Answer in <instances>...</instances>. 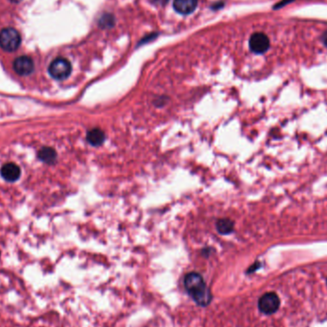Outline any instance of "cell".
I'll return each mask as SVG.
<instances>
[{"mask_svg":"<svg viewBox=\"0 0 327 327\" xmlns=\"http://www.w3.org/2000/svg\"><path fill=\"white\" fill-rule=\"evenodd\" d=\"M185 288L194 301L201 305L207 306L212 301V294L203 277L197 272H190L184 280Z\"/></svg>","mask_w":327,"mask_h":327,"instance_id":"6da1fadb","label":"cell"},{"mask_svg":"<svg viewBox=\"0 0 327 327\" xmlns=\"http://www.w3.org/2000/svg\"><path fill=\"white\" fill-rule=\"evenodd\" d=\"M21 42L19 33L14 28H5L0 32V47L7 52L16 51Z\"/></svg>","mask_w":327,"mask_h":327,"instance_id":"7a4b0ae2","label":"cell"},{"mask_svg":"<svg viewBox=\"0 0 327 327\" xmlns=\"http://www.w3.org/2000/svg\"><path fill=\"white\" fill-rule=\"evenodd\" d=\"M72 71L71 63L63 57H57L49 66L50 75L58 81H62L67 79Z\"/></svg>","mask_w":327,"mask_h":327,"instance_id":"3957f363","label":"cell"},{"mask_svg":"<svg viewBox=\"0 0 327 327\" xmlns=\"http://www.w3.org/2000/svg\"><path fill=\"white\" fill-rule=\"evenodd\" d=\"M280 304V300L275 293H266L258 301V307L264 314L271 315L277 311Z\"/></svg>","mask_w":327,"mask_h":327,"instance_id":"277c9868","label":"cell"},{"mask_svg":"<svg viewBox=\"0 0 327 327\" xmlns=\"http://www.w3.org/2000/svg\"><path fill=\"white\" fill-rule=\"evenodd\" d=\"M251 50L255 54H262L265 53L270 46L269 38L266 35L262 33H255L254 34L249 41Z\"/></svg>","mask_w":327,"mask_h":327,"instance_id":"5b68a950","label":"cell"},{"mask_svg":"<svg viewBox=\"0 0 327 327\" xmlns=\"http://www.w3.org/2000/svg\"><path fill=\"white\" fill-rule=\"evenodd\" d=\"M35 65L31 57L27 55L18 56L14 61V69L20 76H28L34 71Z\"/></svg>","mask_w":327,"mask_h":327,"instance_id":"8992f818","label":"cell"},{"mask_svg":"<svg viewBox=\"0 0 327 327\" xmlns=\"http://www.w3.org/2000/svg\"><path fill=\"white\" fill-rule=\"evenodd\" d=\"M1 175L6 181L15 182L20 176V168L16 164H6L1 168Z\"/></svg>","mask_w":327,"mask_h":327,"instance_id":"52a82bcc","label":"cell"},{"mask_svg":"<svg viewBox=\"0 0 327 327\" xmlns=\"http://www.w3.org/2000/svg\"><path fill=\"white\" fill-rule=\"evenodd\" d=\"M197 6V0H174L173 7L176 12L182 15H190Z\"/></svg>","mask_w":327,"mask_h":327,"instance_id":"ba28073f","label":"cell"},{"mask_svg":"<svg viewBox=\"0 0 327 327\" xmlns=\"http://www.w3.org/2000/svg\"><path fill=\"white\" fill-rule=\"evenodd\" d=\"M86 139L90 145L94 146H99L105 142L106 134L100 128H93L87 133Z\"/></svg>","mask_w":327,"mask_h":327,"instance_id":"9c48e42d","label":"cell"},{"mask_svg":"<svg viewBox=\"0 0 327 327\" xmlns=\"http://www.w3.org/2000/svg\"><path fill=\"white\" fill-rule=\"evenodd\" d=\"M217 228L222 235L231 234L234 230V222L230 219H220L217 224Z\"/></svg>","mask_w":327,"mask_h":327,"instance_id":"30bf717a","label":"cell"},{"mask_svg":"<svg viewBox=\"0 0 327 327\" xmlns=\"http://www.w3.org/2000/svg\"><path fill=\"white\" fill-rule=\"evenodd\" d=\"M55 152H54V149L50 148V147H46V148H43L42 150H40L39 152V158L47 163H51L53 162L54 159H55Z\"/></svg>","mask_w":327,"mask_h":327,"instance_id":"8fae6325","label":"cell"},{"mask_svg":"<svg viewBox=\"0 0 327 327\" xmlns=\"http://www.w3.org/2000/svg\"><path fill=\"white\" fill-rule=\"evenodd\" d=\"M113 22H114V20H113L112 16H104V17H102V18L100 20V24L103 27H110L113 24Z\"/></svg>","mask_w":327,"mask_h":327,"instance_id":"7c38bea8","label":"cell"},{"mask_svg":"<svg viewBox=\"0 0 327 327\" xmlns=\"http://www.w3.org/2000/svg\"><path fill=\"white\" fill-rule=\"evenodd\" d=\"M165 1H166V0H152V2H153L154 4H163Z\"/></svg>","mask_w":327,"mask_h":327,"instance_id":"4fadbf2b","label":"cell"},{"mask_svg":"<svg viewBox=\"0 0 327 327\" xmlns=\"http://www.w3.org/2000/svg\"><path fill=\"white\" fill-rule=\"evenodd\" d=\"M325 43H326V45L327 46V33L326 34V36H325Z\"/></svg>","mask_w":327,"mask_h":327,"instance_id":"5bb4252c","label":"cell"}]
</instances>
